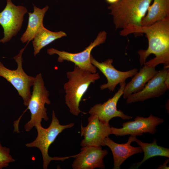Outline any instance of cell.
<instances>
[{"label": "cell", "instance_id": "cell-7", "mask_svg": "<svg viewBox=\"0 0 169 169\" xmlns=\"http://www.w3.org/2000/svg\"><path fill=\"white\" fill-rule=\"evenodd\" d=\"M107 33L105 31L100 32L93 42L83 51L77 53H70L60 51L52 48L48 49L47 53L50 55L56 54L58 55L57 61L59 63L64 61H70L82 69L91 73H96V68L90 61L91 53L92 50L97 46L104 43L106 39Z\"/></svg>", "mask_w": 169, "mask_h": 169}, {"label": "cell", "instance_id": "cell-9", "mask_svg": "<svg viewBox=\"0 0 169 169\" xmlns=\"http://www.w3.org/2000/svg\"><path fill=\"white\" fill-rule=\"evenodd\" d=\"M164 121L163 119L152 115L146 118L137 116L134 121L124 123L122 128L111 127V134H114L116 136L127 135L140 136L145 133L153 134L156 131V126Z\"/></svg>", "mask_w": 169, "mask_h": 169}, {"label": "cell", "instance_id": "cell-6", "mask_svg": "<svg viewBox=\"0 0 169 169\" xmlns=\"http://www.w3.org/2000/svg\"><path fill=\"white\" fill-rule=\"evenodd\" d=\"M26 47L13 57L17 64L15 70L7 68L0 61V77L5 79L13 85L22 98L24 105L27 106L31 95L30 87L33 85L34 77L27 74L23 68L22 55Z\"/></svg>", "mask_w": 169, "mask_h": 169}, {"label": "cell", "instance_id": "cell-16", "mask_svg": "<svg viewBox=\"0 0 169 169\" xmlns=\"http://www.w3.org/2000/svg\"><path fill=\"white\" fill-rule=\"evenodd\" d=\"M155 68L144 64L140 71L133 76L131 80L126 84L123 97L124 99L131 94L141 91L148 82L158 72Z\"/></svg>", "mask_w": 169, "mask_h": 169}, {"label": "cell", "instance_id": "cell-23", "mask_svg": "<svg viewBox=\"0 0 169 169\" xmlns=\"http://www.w3.org/2000/svg\"><path fill=\"white\" fill-rule=\"evenodd\" d=\"M165 83L168 90L169 89V72L168 73L166 78Z\"/></svg>", "mask_w": 169, "mask_h": 169}, {"label": "cell", "instance_id": "cell-8", "mask_svg": "<svg viewBox=\"0 0 169 169\" xmlns=\"http://www.w3.org/2000/svg\"><path fill=\"white\" fill-rule=\"evenodd\" d=\"M23 6H16L11 0H7L4 9L0 13V24L3 29L4 37L0 43L10 41L20 29L24 20V15L27 12Z\"/></svg>", "mask_w": 169, "mask_h": 169}, {"label": "cell", "instance_id": "cell-3", "mask_svg": "<svg viewBox=\"0 0 169 169\" xmlns=\"http://www.w3.org/2000/svg\"><path fill=\"white\" fill-rule=\"evenodd\" d=\"M67 82L64 85L66 94L65 103L73 115L77 116L80 113L85 114L79 108L83 96L91 83L100 78L98 73H93L74 65L72 71L66 73Z\"/></svg>", "mask_w": 169, "mask_h": 169}, {"label": "cell", "instance_id": "cell-1", "mask_svg": "<svg viewBox=\"0 0 169 169\" xmlns=\"http://www.w3.org/2000/svg\"><path fill=\"white\" fill-rule=\"evenodd\" d=\"M132 33H144L148 41L147 49L137 52L141 66L155 68L163 64V68H169V16L150 26L136 27L131 31Z\"/></svg>", "mask_w": 169, "mask_h": 169}, {"label": "cell", "instance_id": "cell-14", "mask_svg": "<svg viewBox=\"0 0 169 169\" xmlns=\"http://www.w3.org/2000/svg\"><path fill=\"white\" fill-rule=\"evenodd\" d=\"M106 150L101 146L82 147L81 151L76 155L72 166L74 169L105 168L103 159L108 154Z\"/></svg>", "mask_w": 169, "mask_h": 169}, {"label": "cell", "instance_id": "cell-18", "mask_svg": "<svg viewBox=\"0 0 169 169\" xmlns=\"http://www.w3.org/2000/svg\"><path fill=\"white\" fill-rule=\"evenodd\" d=\"M49 8L47 6L41 9L33 6V13H28V25L26 29L21 36L20 40L24 43H29L33 39L40 29L44 26L43 21L44 15Z\"/></svg>", "mask_w": 169, "mask_h": 169}, {"label": "cell", "instance_id": "cell-24", "mask_svg": "<svg viewBox=\"0 0 169 169\" xmlns=\"http://www.w3.org/2000/svg\"><path fill=\"white\" fill-rule=\"evenodd\" d=\"M119 0H105L108 3L112 5L117 3Z\"/></svg>", "mask_w": 169, "mask_h": 169}, {"label": "cell", "instance_id": "cell-21", "mask_svg": "<svg viewBox=\"0 0 169 169\" xmlns=\"http://www.w3.org/2000/svg\"><path fill=\"white\" fill-rule=\"evenodd\" d=\"M15 161L10 154V149L3 146L0 142V169L8 167L10 163Z\"/></svg>", "mask_w": 169, "mask_h": 169}, {"label": "cell", "instance_id": "cell-2", "mask_svg": "<svg viewBox=\"0 0 169 169\" xmlns=\"http://www.w3.org/2000/svg\"><path fill=\"white\" fill-rule=\"evenodd\" d=\"M152 1L119 0L108 7L110 10L115 29H121V36H127L133 28L141 26V21Z\"/></svg>", "mask_w": 169, "mask_h": 169}, {"label": "cell", "instance_id": "cell-12", "mask_svg": "<svg viewBox=\"0 0 169 169\" xmlns=\"http://www.w3.org/2000/svg\"><path fill=\"white\" fill-rule=\"evenodd\" d=\"M91 64L97 68L104 74L107 79V83L102 84L100 89H108L110 91H114L117 84L128 78L132 77L138 72V69L134 68L126 71H119L112 65L113 60L108 59L104 62H100L95 59L92 55L90 56Z\"/></svg>", "mask_w": 169, "mask_h": 169}, {"label": "cell", "instance_id": "cell-17", "mask_svg": "<svg viewBox=\"0 0 169 169\" xmlns=\"http://www.w3.org/2000/svg\"><path fill=\"white\" fill-rule=\"evenodd\" d=\"M141 22V26L152 25L169 16V0H153Z\"/></svg>", "mask_w": 169, "mask_h": 169}, {"label": "cell", "instance_id": "cell-13", "mask_svg": "<svg viewBox=\"0 0 169 169\" xmlns=\"http://www.w3.org/2000/svg\"><path fill=\"white\" fill-rule=\"evenodd\" d=\"M119 84V89L112 97L102 104L95 105L90 109L89 113L90 115H96L100 121L106 123H109L112 118L115 117H119L124 120L132 118V116L125 114L117 109V103L123 94L126 83L124 81Z\"/></svg>", "mask_w": 169, "mask_h": 169}, {"label": "cell", "instance_id": "cell-4", "mask_svg": "<svg viewBox=\"0 0 169 169\" xmlns=\"http://www.w3.org/2000/svg\"><path fill=\"white\" fill-rule=\"evenodd\" d=\"M74 123H71L66 125H61L55 115L54 110L52 111V119L48 127L43 128L41 125L35 126L38 134L36 139L32 142L25 144L28 147H36L40 151L43 160V168H48L50 162L53 160L64 161L68 158H74L75 155L64 157H52L48 154L49 148L54 142L58 135L64 130L72 127Z\"/></svg>", "mask_w": 169, "mask_h": 169}, {"label": "cell", "instance_id": "cell-15", "mask_svg": "<svg viewBox=\"0 0 169 169\" xmlns=\"http://www.w3.org/2000/svg\"><path fill=\"white\" fill-rule=\"evenodd\" d=\"M136 139V136L131 135L126 143L119 144L114 142L109 136L105 138V146L110 148L113 155V169H120L122 164L129 157L143 152L140 146L135 147L131 145V143L135 141Z\"/></svg>", "mask_w": 169, "mask_h": 169}, {"label": "cell", "instance_id": "cell-10", "mask_svg": "<svg viewBox=\"0 0 169 169\" xmlns=\"http://www.w3.org/2000/svg\"><path fill=\"white\" fill-rule=\"evenodd\" d=\"M88 121L87 126L81 125V136L84 138L81 142V146L82 147L105 146L104 139L111 134L109 123L102 122L95 115H90Z\"/></svg>", "mask_w": 169, "mask_h": 169}, {"label": "cell", "instance_id": "cell-11", "mask_svg": "<svg viewBox=\"0 0 169 169\" xmlns=\"http://www.w3.org/2000/svg\"><path fill=\"white\" fill-rule=\"evenodd\" d=\"M169 72V68H163L158 71L146 84L142 90L128 96L126 99V103L130 104L143 101L163 95L168 90L165 83V80Z\"/></svg>", "mask_w": 169, "mask_h": 169}, {"label": "cell", "instance_id": "cell-22", "mask_svg": "<svg viewBox=\"0 0 169 169\" xmlns=\"http://www.w3.org/2000/svg\"><path fill=\"white\" fill-rule=\"evenodd\" d=\"M169 161V159H167L162 165H160L157 169H169V166H167V164Z\"/></svg>", "mask_w": 169, "mask_h": 169}, {"label": "cell", "instance_id": "cell-5", "mask_svg": "<svg viewBox=\"0 0 169 169\" xmlns=\"http://www.w3.org/2000/svg\"><path fill=\"white\" fill-rule=\"evenodd\" d=\"M33 91L26 110H29L31 119L24 126L25 131H29L34 127L41 125L43 119L49 120L45 104L49 105L51 102L49 98V93L45 86L41 73L34 77Z\"/></svg>", "mask_w": 169, "mask_h": 169}, {"label": "cell", "instance_id": "cell-20", "mask_svg": "<svg viewBox=\"0 0 169 169\" xmlns=\"http://www.w3.org/2000/svg\"><path fill=\"white\" fill-rule=\"evenodd\" d=\"M135 141L141 147L144 153V156L140 162L135 164L133 169L138 168L147 160L154 156H159L169 157V149L158 145L156 139H154L151 143L144 142L137 139Z\"/></svg>", "mask_w": 169, "mask_h": 169}, {"label": "cell", "instance_id": "cell-19", "mask_svg": "<svg viewBox=\"0 0 169 169\" xmlns=\"http://www.w3.org/2000/svg\"><path fill=\"white\" fill-rule=\"evenodd\" d=\"M66 36V33L63 31L54 32L43 26L36 34L32 42L34 56L38 54L40 50L47 45L55 40Z\"/></svg>", "mask_w": 169, "mask_h": 169}]
</instances>
